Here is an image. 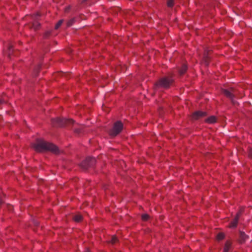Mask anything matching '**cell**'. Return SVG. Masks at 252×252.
I'll list each match as a JSON object with an SVG mask.
<instances>
[{"mask_svg": "<svg viewBox=\"0 0 252 252\" xmlns=\"http://www.w3.org/2000/svg\"><path fill=\"white\" fill-rule=\"evenodd\" d=\"M31 146L32 148L38 153L50 152L56 155L60 154V150L56 144L43 139L36 140Z\"/></svg>", "mask_w": 252, "mask_h": 252, "instance_id": "6da1fadb", "label": "cell"}, {"mask_svg": "<svg viewBox=\"0 0 252 252\" xmlns=\"http://www.w3.org/2000/svg\"><path fill=\"white\" fill-rule=\"evenodd\" d=\"M97 163V160L93 156H87L78 164L80 168L84 171H87L94 168Z\"/></svg>", "mask_w": 252, "mask_h": 252, "instance_id": "7a4b0ae2", "label": "cell"}, {"mask_svg": "<svg viewBox=\"0 0 252 252\" xmlns=\"http://www.w3.org/2000/svg\"><path fill=\"white\" fill-rule=\"evenodd\" d=\"M123 129V124L120 121L115 122L112 129L109 131V135L111 137H115L121 132Z\"/></svg>", "mask_w": 252, "mask_h": 252, "instance_id": "3957f363", "label": "cell"}, {"mask_svg": "<svg viewBox=\"0 0 252 252\" xmlns=\"http://www.w3.org/2000/svg\"><path fill=\"white\" fill-rule=\"evenodd\" d=\"M173 81L168 78L164 77L159 79L156 83L155 86L157 88H163L164 89H168L172 83Z\"/></svg>", "mask_w": 252, "mask_h": 252, "instance_id": "277c9868", "label": "cell"}, {"mask_svg": "<svg viewBox=\"0 0 252 252\" xmlns=\"http://www.w3.org/2000/svg\"><path fill=\"white\" fill-rule=\"evenodd\" d=\"M68 119L62 118L58 117L53 118L51 120L52 125L54 127L57 128H64L65 127V123L67 122Z\"/></svg>", "mask_w": 252, "mask_h": 252, "instance_id": "5b68a950", "label": "cell"}, {"mask_svg": "<svg viewBox=\"0 0 252 252\" xmlns=\"http://www.w3.org/2000/svg\"><path fill=\"white\" fill-rule=\"evenodd\" d=\"M244 208H245L244 207H241L240 208V209L238 211V212L237 213L235 218H234L233 221L231 222V223L229 225V228L234 229V228H236L237 227L239 220L240 216L242 214V213L244 211V209H245Z\"/></svg>", "mask_w": 252, "mask_h": 252, "instance_id": "8992f818", "label": "cell"}, {"mask_svg": "<svg viewBox=\"0 0 252 252\" xmlns=\"http://www.w3.org/2000/svg\"><path fill=\"white\" fill-rule=\"evenodd\" d=\"M207 115V113L202 111H196L194 112L191 115V118L194 120H198L201 118Z\"/></svg>", "mask_w": 252, "mask_h": 252, "instance_id": "52a82bcc", "label": "cell"}, {"mask_svg": "<svg viewBox=\"0 0 252 252\" xmlns=\"http://www.w3.org/2000/svg\"><path fill=\"white\" fill-rule=\"evenodd\" d=\"M249 238V236L243 231H239V237L238 238V242L240 244L245 243L246 240Z\"/></svg>", "mask_w": 252, "mask_h": 252, "instance_id": "ba28073f", "label": "cell"}, {"mask_svg": "<svg viewBox=\"0 0 252 252\" xmlns=\"http://www.w3.org/2000/svg\"><path fill=\"white\" fill-rule=\"evenodd\" d=\"M217 121V117L215 116H211L210 117L206 118L205 120V123L210 124H215Z\"/></svg>", "mask_w": 252, "mask_h": 252, "instance_id": "9c48e42d", "label": "cell"}, {"mask_svg": "<svg viewBox=\"0 0 252 252\" xmlns=\"http://www.w3.org/2000/svg\"><path fill=\"white\" fill-rule=\"evenodd\" d=\"M83 219H84V218L83 216L80 214L75 215L72 218V220L76 223H80L82 222Z\"/></svg>", "mask_w": 252, "mask_h": 252, "instance_id": "30bf717a", "label": "cell"}, {"mask_svg": "<svg viewBox=\"0 0 252 252\" xmlns=\"http://www.w3.org/2000/svg\"><path fill=\"white\" fill-rule=\"evenodd\" d=\"M232 246V242L230 240H228L224 244V251L227 252L229 251L231 247Z\"/></svg>", "mask_w": 252, "mask_h": 252, "instance_id": "8fae6325", "label": "cell"}, {"mask_svg": "<svg viewBox=\"0 0 252 252\" xmlns=\"http://www.w3.org/2000/svg\"><path fill=\"white\" fill-rule=\"evenodd\" d=\"M188 70V65L186 64H184L182 65L181 68L179 70V74L180 76L185 75Z\"/></svg>", "mask_w": 252, "mask_h": 252, "instance_id": "7c38bea8", "label": "cell"}, {"mask_svg": "<svg viewBox=\"0 0 252 252\" xmlns=\"http://www.w3.org/2000/svg\"><path fill=\"white\" fill-rule=\"evenodd\" d=\"M222 90L223 93L226 95V96H227V97L230 98L231 100H234V95L231 92H230L228 90H227L226 89H222Z\"/></svg>", "mask_w": 252, "mask_h": 252, "instance_id": "4fadbf2b", "label": "cell"}, {"mask_svg": "<svg viewBox=\"0 0 252 252\" xmlns=\"http://www.w3.org/2000/svg\"><path fill=\"white\" fill-rule=\"evenodd\" d=\"M226 237V235L223 233H220L219 234H218L216 236V240L218 241H222L223 239H224Z\"/></svg>", "mask_w": 252, "mask_h": 252, "instance_id": "5bb4252c", "label": "cell"}, {"mask_svg": "<svg viewBox=\"0 0 252 252\" xmlns=\"http://www.w3.org/2000/svg\"><path fill=\"white\" fill-rule=\"evenodd\" d=\"M75 22V17L70 19V20H69L68 21V22H67V26L68 27L71 26L74 24Z\"/></svg>", "mask_w": 252, "mask_h": 252, "instance_id": "9a60e30c", "label": "cell"}, {"mask_svg": "<svg viewBox=\"0 0 252 252\" xmlns=\"http://www.w3.org/2000/svg\"><path fill=\"white\" fill-rule=\"evenodd\" d=\"M64 22V19H61L57 23H56V25L55 26V30H58L59 29V28H60L62 25L63 23Z\"/></svg>", "mask_w": 252, "mask_h": 252, "instance_id": "2e32d148", "label": "cell"}, {"mask_svg": "<svg viewBox=\"0 0 252 252\" xmlns=\"http://www.w3.org/2000/svg\"><path fill=\"white\" fill-rule=\"evenodd\" d=\"M150 217L149 215L147 214H144L141 216V219L143 221H144V222L148 221L150 219Z\"/></svg>", "mask_w": 252, "mask_h": 252, "instance_id": "e0dca14e", "label": "cell"}, {"mask_svg": "<svg viewBox=\"0 0 252 252\" xmlns=\"http://www.w3.org/2000/svg\"><path fill=\"white\" fill-rule=\"evenodd\" d=\"M174 3V0H168L167 1V6L169 8H172Z\"/></svg>", "mask_w": 252, "mask_h": 252, "instance_id": "ac0fdd59", "label": "cell"}, {"mask_svg": "<svg viewBox=\"0 0 252 252\" xmlns=\"http://www.w3.org/2000/svg\"><path fill=\"white\" fill-rule=\"evenodd\" d=\"M51 31H46L44 35H43V38H47L48 37H49L51 35Z\"/></svg>", "mask_w": 252, "mask_h": 252, "instance_id": "d6986e66", "label": "cell"}, {"mask_svg": "<svg viewBox=\"0 0 252 252\" xmlns=\"http://www.w3.org/2000/svg\"><path fill=\"white\" fill-rule=\"evenodd\" d=\"M118 239H117V237H116L115 236H114L112 237V239H111V244H113V245H114L115 243H116V242H117V241H118Z\"/></svg>", "mask_w": 252, "mask_h": 252, "instance_id": "ffe728a7", "label": "cell"}, {"mask_svg": "<svg viewBox=\"0 0 252 252\" xmlns=\"http://www.w3.org/2000/svg\"><path fill=\"white\" fill-rule=\"evenodd\" d=\"M248 157L252 159V148H250L248 150Z\"/></svg>", "mask_w": 252, "mask_h": 252, "instance_id": "44dd1931", "label": "cell"}, {"mask_svg": "<svg viewBox=\"0 0 252 252\" xmlns=\"http://www.w3.org/2000/svg\"><path fill=\"white\" fill-rule=\"evenodd\" d=\"M71 9V5H69L66 8H65V12H70V9Z\"/></svg>", "mask_w": 252, "mask_h": 252, "instance_id": "7402d4cb", "label": "cell"}, {"mask_svg": "<svg viewBox=\"0 0 252 252\" xmlns=\"http://www.w3.org/2000/svg\"><path fill=\"white\" fill-rule=\"evenodd\" d=\"M87 1H88V0H83V1L81 2V3H84V2H86Z\"/></svg>", "mask_w": 252, "mask_h": 252, "instance_id": "603a6c76", "label": "cell"}]
</instances>
